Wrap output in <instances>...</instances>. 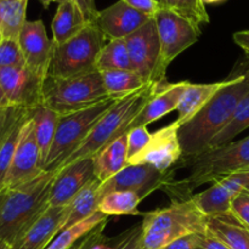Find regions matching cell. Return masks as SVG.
<instances>
[{"mask_svg": "<svg viewBox=\"0 0 249 249\" xmlns=\"http://www.w3.org/2000/svg\"><path fill=\"white\" fill-rule=\"evenodd\" d=\"M204 5H209V4H219V2H223L225 0H202Z\"/></svg>", "mask_w": 249, "mask_h": 249, "instance_id": "cell-52", "label": "cell"}, {"mask_svg": "<svg viewBox=\"0 0 249 249\" xmlns=\"http://www.w3.org/2000/svg\"><path fill=\"white\" fill-rule=\"evenodd\" d=\"M33 111V109H32ZM44 170L41 153L34 133L32 114L23 124L11 167L5 180V190H11L36 179Z\"/></svg>", "mask_w": 249, "mask_h": 249, "instance_id": "cell-12", "label": "cell"}, {"mask_svg": "<svg viewBox=\"0 0 249 249\" xmlns=\"http://www.w3.org/2000/svg\"><path fill=\"white\" fill-rule=\"evenodd\" d=\"M1 107H10V105H9V101H7L6 96H5L4 90H2L1 83H0V108H1Z\"/></svg>", "mask_w": 249, "mask_h": 249, "instance_id": "cell-47", "label": "cell"}, {"mask_svg": "<svg viewBox=\"0 0 249 249\" xmlns=\"http://www.w3.org/2000/svg\"><path fill=\"white\" fill-rule=\"evenodd\" d=\"M6 194H7V190H4V191L0 192V209H1L2 203H4V199L5 197H6Z\"/></svg>", "mask_w": 249, "mask_h": 249, "instance_id": "cell-51", "label": "cell"}, {"mask_svg": "<svg viewBox=\"0 0 249 249\" xmlns=\"http://www.w3.org/2000/svg\"><path fill=\"white\" fill-rule=\"evenodd\" d=\"M95 178L94 158H84L56 173L49 196V207H67Z\"/></svg>", "mask_w": 249, "mask_h": 249, "instance_id": "cell-16", "label": "cell"}, {"mask_svg": "<svg viewBox=\"0 0 249 249\" xmlns=\"http://www.w3.org/2000/svg\"><path fill=\"white\" fill-rule=\"evenodd\" d=\"M197 249H202V248H201V247H198V248H197Z\"/></svg>", "mask_w": 249, "mask_h": 249, "instance_id": "cell-57", "label": "cell"}, {"mask_svg": "<svg viewBox=\"0 0 249 249\" xmlns=\"http://www.w3.org/2000/svg\"><path fill=\"white\" fill-rule=\"evenodd\" d=\"M233 41L242 49L246 55L249 56V31L235 32L232 36Z\"/></svg>", "mask_w": 249, "mask_h": 249, "instance_id": "cell-45", "label": "cell"}, {"mask_svg": "<svg viewBox=\"0 0 249 249\" xmlns=\"http://www.w3.org/2000/svg\"><path fill=\"white\" fill-rule=\"evenodd\" d=\"M31 114L32 111L24 117H22L0 142V192L5 190V180H6L7 173L11 167L12 158H14L17 143H18L22 126L26 123L27 119L31 117Z\"/></svg>", "mask_w": 249, "mask_h": 249, "instance_id": "cell-33", "label": "cell"}, {"mask_svg": "<svg viewBox=\"0 0 249 249\" xmlns=\"http://www.w3.org/2000/svg\"><path fill=\"white\" fill-rule=\"evenodd\" d=\"M249 168V136L218 148H211L195 157H182L170 170L189 169V175L170 181L164 191L172 201H185L204 184H215L229 175Z\"/></svg>", "mask_w": 249, "mask_h": 249, "instance_id": "cell-2", "label": "cell"}, {"mask_svg": "<svg viewBox=\"0 0 249 249\" xmlns=\"http://www.w3.org/2000/svg\"><path fill=\"white\" fill-rule=\"evenodd\" d=\"M32 109L21 108V107H1L0 108V142L11 130L12 126Z\"/></svg>", "mask_w": 249, "mask_h": 249, "instance_id": "cell-36", "label": "cell"}, {"mask_svg": "<svg viewBox=\"0 0 249 249\" xmlns=\"http://www.w3.org/2000/svg\"><path fill=\"white\" fill-rule=\"evenodd\" d=\"M73 1L82 10L88 24H96V19L100 11L96 9L95 0H73Z\"/></svg>", "mask_w": 249, "mask_h": 249, "instance_id": "cell-42", "label": "cell"}, {"mask_svg": "<svg viewBox=\"0 0 249 249\" xmlns=\"http://www.w3.org/2000/svg\"><path fill=\"white\" fill-rule=\"evenodd\" d=\"M151 18V16L129 6L124 0H119L99 12L96 26L108 40L125 39Z\"/></svg>", "mask_w": 249, "mask_h": 249, "instance_id": "cell-17", "label": "cell"}, {"mask_svg": "<svg viewBox=\"0 0 249 249\" xmlns=\"http://www.w3.org/2000/svg\"><path fill=\"white\" fill-rule=\"evenodd\" d=\"M55 172H44L36 179L7 190L0 209V241L11 245L45 212Z\"/></svg>", "mask_w": 249, "mask_h": 249, "instance_id": "cell-4", "label": "cell"}, {"mask_svg": "<svg viewBox=\"0 0 249 249\" xmlns=\"http://www.w3.org/2000/svg\"><path fill=\"white\" fill-rule=\"evenodd\" d=\"M107 221L108 220L102 221V223L99 224V225H97L94 230H91L89 233H88L87 243H85L83 249H89L95 242H96V241H99L100 238L104 236V231H105V228H106V225H107Z\"/></svg>", "mask_w": 249, "mask_h": 249, "instance_id": "cell-43", "label": "cell"}, {"mask_svg": "<svg viewBox=\"0 0 249 249\" xmlns=\"http://www.w3.org/2000/svg\"><path fill=\"white\" fill-rule=\"evenodd\" d=\"M169 9L186 18L198 29H201L202 24L209 23V15L202 0H169Z\"/></svg>", "mask_w": 249, "mask_h": 249, "instance_id": "cell-34", "label": "cell"}, {"mask_svg": "<svg viewBox=\"0 0 249 249\" xmlns=\"http://www.w3.org/2000/svg\"><path fill=\"white\" fill-rule=\"evenodd\" d=\"M242 74H245L246 77H247V79H248V82H249V63H248L247 68H246V71H245V72L242 73Z\"/></svg>", "mask_w": 249, "mask_h": 249, "instance_id": "cell-54", "label": "cell"}, {"mask_svg": "<svg viewBox=\"0 0 249 249\" xmlns=\"http://www.w3.org/2000/svg\"><path fill=\"white\" fill-rule=\"evenodd\" d=\"M96 68L104 71H134L125 39H114L105 44L97 57Z\"/></svg>", "mask_w": 249, "mask_h": 249, "instance_id": "cell-29", "label": "cell"}, {"mask_svg": "<svg viewBox=\"0 0 249 249\" xmlns=\"http://www.w3.org/2000/svg\"><path fill=\"white\" fill-rule=\"evenodd\" d=\"M207 235L216 238L230 249H249V229L229 218H208Z\"/></svg>", "mask_w": 249, "mask_h": 249, "instance_id": "cell-25", "label": "cell"}, {"mask_svg": "<svg viewBox=\"0 0 249 249\" xmlns=\"http://www.w3.org/2000/svg\"><path fill=\"white\" fill-rule=\"evenodd\" d=\"M179 126L180 124L175 121L155 131L151 135L148 145L138 155L129 158L128 165L148 164L162 172L172 169L182 158V150L178 135Z\"/></svg>", "mask_w": 249, "mask_h": 249, "instance_id": "cell-13", "label": "cell"}, {"mask_svg": "<svg viewBox=\"0 0 249 249\" xmlns=\"http://www.w3.org/2000/svg\"><path fill=\"white\" fill-rule=\"evenodd\" d=\"M203 235L206 233H192V235L185 236V237L174 241L163 249H197L199 247V242H201Z\"/></svg>", "mask_w": 249, "mask_h": 249, "instance_id": "cell-40", "label": "cell"}, {"mask_svg": "<svg viewBox=\"0 0 249 249\" xmlns=\"http://www.w3.org/2000/svg\"><path fill=\"white\" fill-rule=\"evenodd\" d=\"M248 94L249 82L245 74L226 79L224 87L195 116L180 124L178 135L182 157H195L208 151Z\"/></svg>", "mask_w": 249, "mask_h": 249, "instance_id": "cell-1", "label": "cell"}, {"mask_svg": "<svg viewBox=\"0 0 249 249\" xmlns=\"http://www.w3.org/2000/svg\"><path fill=\"white\" fill-rule=\"evenodd\" d=\"M187 84L189 82L165 83L162 89L157 92V95L141 109L140 113L126 126L125 134H128L131 129L147 126L152 122L158 121L169 112L177 109Z\"/></svg>", "mask_w": 249, "mask_h": 249, "instance_id": "cell-19", "label": "cell"}, {"mask_svg": "<svg viewBox=\"0 0 249 249\" xmlns=\"http://www.w3.org/2000/svg\"><path fill=\"white\" fill-rule=\"evenodd\" d=\"M23 53L19 48L18 40L1 39L0 41V68L24 67Z\"/></svg>", "mask_w": 249, "mask_h": 249, "instance_id": "cell-35", "label": "cell"}, {"mask_svg": "<svg viewBox=\"0 0 249 249\" xmlns=\"http://www.w3.org/2000/svg\"><path fill=\"white\" fill-rule=\"evenodd\" d=\"M100 74L107 95L112 97H124L148 84L135 71H104Z\"/></svg>", "mask_w": 249, "mask_h": 249, "instance_id": "cell-28", "label": "cell"}, {"mask_svg": "<svg viewBox=\"0 0 249 249\" xmlns=\"http://www.w3.org/2000/svg\"><path fill=\"white\" fill-rule=\"evenodd\" d=\"M1 39H2V36H1V34H0V41H1Z\"/></svg>", "mask_w": 249, "mask_h": 249, "instance_id": "cell-56", "label": "cell"}, {"mask_svg": "<svg viewBox=\"0 0 249 249\" xmlns=\"http://www.w3.org/2000/svg\"><path fill=\"white\" fill-rule=\"evenodd\" d=\"M32 119L34 123V133L41 153L43 164H45L55 136L58 114L48 107L39 106L32 111Z\"/></svg>", "mask_w": 249, "mask_h": 249, "instance_id": "cell-27", "label": "cell"}, {"mask_svg": "<svg viewBox=\"0 0 249 249\" xmlns=\"http://www.w3.org/2000/svg\"><path fill=\"white\" fill-rule=\"evenodd\" d=\"M87 240H88V235H85L84 237L82 238V240L78 241L77 243H75L74 246H72L70 249H83V247H84V245L87 243Z\"/></svg>", "mask_w": 249, "mask_h": 249, "instance_id": "cell-48", "label": "cell"}, {"mask_svg": "<svg viewBox=\"0 0 249 249\" xmlns=\"http://www.w3.org/2000/svg\"><path fill=\"white\" fill-rule=\"evenodd\" d=\"M199 247L202 249H230L226 247L224 243H221L220 241L212 237V236L207 235V233L202 236L201 242H199Z\"/></svg>", "mask_w": 249, "mask_h": 249, "instance_id": "cell-44", "label": "cell"}, {"mask_svg": "<svg viewBox=\"0 0 249 249\" xmlns=\"http://www.w3.org/2000/svg\"><path fill=\"white\" fill-rule=\"evenodd\" d=\"M142 201L131 191H114L100 199L97 211L105 215H140L138 207Z\"/></svg>", "mask_w": 249, "mask_h": 249, "instance_id": "cell-30", "label": "cell"}, {"mask_svg": "<svg viewBox=\"0 0 249 249\" xmlns=\"http://www.w3.org/2000/svg\"><path fill=\"white\" fill-rule=\"evenodd\" d=\"M105 46V36L96 24H88L80 33L66 43L53 44L48 75L72 78L97 72L96 62Z\"/></svg>", "mask_w": 249, "mask_h": 249, "instance_id": "cell-8", "label": "cell"}, {"mask_svg": "<svg viewBox=\"0 0 249 249\" xmlns=\"http://www.w3.org/2000/svg\"><path fill=\"white\" fill-rule=\"evenodd\" d=\"M235 197L221 182H215L203 192L190 197L195 206L207 218H229L231 215V202Z\"/></svg>", "mask_w": 249, "mask_h": 249, "instance_id": "cell-22", "label": "cell"}, {"mask_svg": "<svg viewBox=\"0 0 249 249\" xmlns=\"http://www.w3.org/2000/svg\"><path fill=\"white\" fill-rule=\"evenodd\" d=\"M102 182L96 177L73 198L68 204V214L60 231L66 230L73 225H77L80 221L94 215L99 208L100 197L99 189Z\"/></svg>", "mask_w": 249, "mask_h": 249, "instance_id": "cell-23", "label": "cell"}, {"mask_svg": "<svg viewBox=\"0 0 249 249\" xmlns=\"http://www.w3.org/2000/svg\"><path fill=\"white\" fill-rule=\"evenodd\" d=\"M116 249H142L141 247V224L134 225L117 236Z\"/></svg>", "mask_w": 249, "mask_h": 249, "instance_id": "cell-39", "label": "cell"}, {"mask_svg": "<svg viewBox=\"0 0 249 249\" xmlns=\"http://www.w3.org/2000/svg\"><path fill=\"white\" fill-rule=\"evenodd\" d=\"M39 1H40L41 4H43V6L46 9V7L51 4V2H57V4L60 5V4H62V2L67 1V0H39Z\"/></svg>", "mask_w": 249, "mask_h": 249, "instance_id": "cell-49", "label": "cell"}, {"mask_svg": "<svg viewBox=\"0 0 249 249\" xmlns=\"http://www.w3.org/2000/svg\"><path fill=\"white\" fill-rule=\"evenodd\" d=\"M208 218L191 199L172 201L164 208L143 214L141 223L142 249H163L174 241L192 233H207Z\"/></svg>", "mask_w": 249, "mask_h": 249, "instance_id": "cell-5", "label": "cell"}, {"mask_svg": "<svg viewBox=\"0 0 249 249\" xmlns=\"http://www.w3.org/2000/svg\"><path fill=\"white\" fill-rule=\"evenodd\" d=\"M245 191H248L249 192V182L247 185H246V187H245Z\"/></svg>", "mask_w": 249, "mask_h": 249, "instance_id": "cell-55", "label": "cell"}, {"mask_svg": "<svg viewBox=\"0 0 249 249\" xmlns=\"http://www.w3.org/2000/svg\"><path fill=\"white\" fill-rule=\"evenodd\" d=\"M133 70L146 83H165L167 67L163 65L160 36L155 18L125 38Z\"/></svg>", "mask_w": 249, "mask_h": 249, "instance_id": "cell-9", "label": "cell"}, {"mask_svg": "<svg viewBox=\"0 0 249 249\" xmlns=\"http://www.w3.org/2000/svg\"><path fill=\"white\" fill-rule=\"evenodd\" d=\"M173 170L162 172L148 164L126 165L118 174L100 185L99 194L102 198L114 191H131L143 199L156 190L164 189L173 181Z\"/></svg>", "mask_w": 249, "mask_h": 249, "instance_id": "cell-11", "label": "cell"}, {"mask_svg": "<svg viewBox=\"0 0 249 249\" xmlns=\"http://www.w3.org/2000/svg\"><path fill=\"white\" fill-rule=\"evenodd\" d=\"M9 243L5 242V241H0V249H9Z\"/></svg>", "mask_w": 249, "mask_h": 249, "instance_id": "cell-53", "label": "cell"}, {"mask_svg": "<svg viewBox=\"0 0 249 249\" xmlns=\"http://www.w3.org/2000/svg\"><path fill=\"white\" fill-rule=\"evenodd\" d=\"M162 50V61L169 66L182 51L197 43L202 31L172 9L162 7L155 15Z\"/></svg>", "mask_w": 249, "mask_h": 249, "instance_id": "cell-10", "label": "cell"}, {"mask_svg": "<svg viewBox=\"0 0 249 249\" xmlns=\"http://www.w3.org/2000/svg\"><path fill=\"white\" fill-rule=\"evenodd\" d=\"M92 158L95 177L101 182L111 179L128 165V135L112 141Z\"/></svg>", "mask_w": 249, "mask_h": 249, "instance_id": "cell-20", "label": "cell"}, {"mask_svg": "<svg viewBox=\"0 0 249 249\" xmlns=\"http://www.w3.org/2000/svg\"><path fill=\"white\" fill-rule=\"evenodd\" d=\"M88 26L82 10L73 0H67L58 5L53 16V41L55 45L66 43L83 31Z\"/></svg>", "mask_w": 249, "mask_h": 249, "instance_id": "cell-21", "label": "cell"}, {"mask_svg": "<svg viewBox=\"0 0 249 249\" xmlns=\"http://www.w3.org/2000/svg\"><path fill=\"white\" fill-rule=\"evenodd\" d=\"M28 0H0V34L2 39L18 40L23 28Z\"/></svg>", "mask_w": 249, "mask_h": 249, "instance_id": "cell-26", "label": "cell"}, {"mask_svg": "<svg viewBox=\"0 0 249 249\" xmlns=\"http://www.w3.org/2000/svg\"><path fill=\"white\" fill-rule=\"evenodd\" d=\"M121 99L109 96L94 106L74 113L58 114L55 136L44 170L57 173L63 163L82 145L100 118Z\"/></svg>", "mask_w": 249, "mask_h": 249, "instance_id": "cell-6", "label": "cell"}, {"mask_svg": "<svg viewBox=\"0 0 249 249\" xmlns=\"http://www.w3.org/2000/svg\"><path fill=\"white\" fill-rule=\"evenodd\" d=\"M117 246V237L107 238L105 235L100 238L99 241L94 243L89 249H116Z\"/></svg>", "mask_w": 249, "mask_h": 249, "instance_id": "cell-46", "label": "cell"}, {"mask_svg": "<svg viewBox=\"0 0 249 249\" xmlns=\"http://www.w3.org/2000/svg\"><path fill=\"white\" fill-rule=\"evenodd\" d=\"M107 97L99 71L72 78L48 75L43 83V106L57 114L74 113Z\"/></svg>", "mask_w": 249, "mask_h": 249, "instance_id": "cell-7", "label": "cell"}, {"mask_svg": "<svg viewBox=\"0 0 249 249\" xmlns=\"http://www.w3.org/2000/svg\"><path fill=\"white\" fill-rule=\"evenodd\" d=\"M249 128V94L241 101L233 114L232 119L228 123V125L214 138L212 141L211 148H218L232 142L233 139L240 133ZM209 148V150H211Z\"/></svg>", "mask_w": 249, "mask_h": 249, "instance_id": "cell-32", "label": "cell"}, {"mask_svg": "<svg viewBox=\"0 0 249 249\" xmlns=\"http://www.w3.org/2000/svg\"><path fill=\"white\" fill-rule=\"evenodd\" d=\"M0 83L10 106L28 109L43 106L44 80L27 66L0 68Z\"/></svg>", "mask_w": 249, "mask_h": 249, "instance_id": "cell-14", "label": "cell"}, {"mask_svg": "<svg viewBox=\"0 0 249 249\" xmlns=\"http://www.w3.org/2000/svg\"><path fill=\"white\" fill-rule=\"evenodd\" d=\"M155 1L157 2L160 7H167V9H169V0H155Z\"/></svg>", "mask_w": 249, "mask_h": 249, "instance_id": "cell-50", "label": "cell"}, {"mask_svg": "<svg viewBox=\"0 0 249 249\" xmlns=\"http://www.w3.org/2000/svg\"><path fill=\"white\" fill-rule=\"evenodd\" d=\"M165 83H160V84L148 83L141 89L118 100L100 118L87 139L83 141L77 151L63 163L60 170L77 160L95 157L102 148L109 145L112 141L121 138L122 135H125L126 126L140 113L141 109L157 95V92L162 89Z\"/></svg>", "mask_w": 249, "mask_h": 249, "instance_id": "cell-3", "label": "cell"}, {"mask_svg": "<svg viewBox=\"0 0 249 249\" xmlns=\"http://www.w3.org/2000/svg\"><path fill=\"white\" fill-rule=\"evenodd\" d=\"M18 44L27 67L45 80L53 58V41L48 38L43 21H27L18 36Z\"/></svg>", "mask_w": 249, "mask_h": 249, "instance_id": "cell-15", "label": "cell"}, {"mask_svg": "<svg viewBox=\"0 0 249 249\" xmlns=\"http://www.w3.org/2000/svg\"><path fill=\"white\" fill-rule=\"evenodd\" d=\"M129 6L133 9L138 10V11L142 12V14L147 15V16L155 17L157 11L162 7L155 1V0H124Z\"/></svg>", "mask_w": 249, "mask_h": 249, "instance_id": "cell-41", "label": "cell"}, {"mask_svg": "<svg viewBox=\"0 0 249 249\" xmlns=\"http://www.w3.org/2000/svg\"><path fill=\"white\" fill-rule=\"evenodd\" d=\"M224 84H225V80L209 83V84L189 83L178 105L177 111L179 113L177 119L178 123L182 124L184 122L189 121L192 116H195L224 87Z\"/></svg>", "mask_w": 249, "mask_h": 249, "instance_id": "cell-24", "label": "cell"}, {"mask_svg": "<svg viewBox=\"0 0 249 249\" xmlns=\"http://www.w3.org/2000/svg\"><path fill=\"white\" fill-rule=\"evenodd\" d=\"M231 215L241 225L249 229V192L243 190L231 202Z\"/></svg>", "mask_w": 249, "mask_h": 249, "instance_id": "cell-38", "label": "cell"}, {"mask_svg": "<svg viewBox=\"0 0 249 249\" xmlns=\"http://www.w3.org/2000/svg\"><path fill=\"white\" fill-rule=\"evenodd\" d=\"M105 220H108V216L100 213V212H96L94 215L80 221L77 225H73L66 230L60 231L55 236V238L46 246L45 249H70Z\"/></svg>", "mask_w": 249, "mask_h": 249, "instance_id": "cell-31", "label": "cell"}, {"mask_svg": "<svg viewBox=\"0 0 249 249\" xmlns=\"http://www.w3.org/2000/svg\"><path fill=\"white\" fill-rule=\"evenodd\" d=\"M68 214L67 207H48L43 214L28 226L9 249H45L63 226Z\"/></svg>", "mask_w": 249, "mask_h": 249, "instance_id": "cell-18", "label": "cell"}, {"mask_svg": "<svg viewBox=\"0 0 249 249\" xmlns=\"http://www.w3.org/2000/svg\"><path fill=\"white\" fill-rule=\"evenodd\" d=\"M128 160L138 155L148 145L152 134L147 130V126H139L131 129L128 134Z\"/></svg>", "mask_w": 249, "mask_h": 249, "instance_id": "cell-37", "label": "cell"}]
</instances>
